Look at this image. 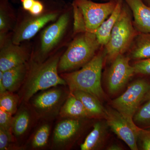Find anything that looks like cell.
Here are the masks:
<instances>
[{"label": "cell", "mask_w": 150, "mask_h": 150, "mask_svg": "<svg viewBox=\"0 0 150 150\" xmlns=\"http://www.w3.org/2000/svg\"><path fill=\"white\" fill-rule=\"evenodd\" d=\"M29 68V62L3 72V84L6 91L14 93L24 83Z\"/></svg>", "instance_id": "2e32d148"}, {"label": "cell", "mask_w": 150, "mask_h": 150, "mask_svg": "<svg viewBox=\"0 0 150 150\" xmlns=\"http://www.w3.org/2000/svg\"><path fill=\"white\" fill-rule=\"evenodd\" d=\"M123 149L120 146L117 144H112L107 148L108 150H121Z\"/></svg>", "instance_id": "836d02e7"}, {"label": "cell", "mask_w": 150, "mask_h": 150, "mask_svg": "<svg viewBox=\"0 0 150 150\" xmlns=\"http://www.w3.org/2000/svg\"><path fill=\"white\" fill-rule=\"evenodd\" d=\"M123 5V0H118L112 13L95 32L97 39L101 46H105L110 39L112 30L120 15Z\"/></svg>", "instance_id": "e0dca14e"}, {"label": "cell", "mask_w": 150, "mask_h": 150, "mask_svg": "<svg viewBox=\"0 0 150 150\" xmlns=\"http://www.w3.org/2000/svg\"><path fill=\"white\" fill-rule=\"evenodd\" d=\"M139 33L134 26L129 8L123 5L110 39L105 46V56L107 61L112 62L117 56L123 55L129 51L134 39Z\"/></svg>", "instance_id": "277c9868"}, {"label": "cell", "mask_w": 150, "mask_h": 150, "mask_svg": "<svg viewBox=\"0 0 150 150\" xmlns=\"http://www.w3.org/2000/svg\"><path fill=\"white\" fill-rule=\"evenodd\" d=\"M70 93L82 102L91 118L105 117V109L98 98L91 94L81 91H75Z\"/></svg>", "instance_id": "d6986e66"}, {"label": "cell", "mask_w": 150, "mask_h": 150, "mask_svg": "<svg viewBox=\"0 0 150 150\" xmlns=\"http://www.w3.org/2000/svg\"><path fill=\"white\" fill-rule=\"evenodd\" d=\"M60 14L58 11H47L38 16L30 14L25 17L15 26L11 41L14 44L20 45L23 41L31 39L46 24L56 21Z\"/></svg>", "instance_id": "30bf717a"}, {"label": "cell", "mask_w": 150, "mask_h": 150, "mask_svg": "<svg viewBox=\"0 0 150 150\" xmlns=\"http://www.w3.org/2000/svg\"><path fill=\"white\" fill-rule=\"evenodd\" d=\"M42 91L32 97L29 104L40 119L51 121L59 115L70 91L58 86Z\"/></svg>", "instance_id": "5b68a950"}, {"label": "cell", "mask_w": 150, "mask_h": 150, "mask_svg": "<svg viewBox=\"0 0 150 150\" xmlns=\"http://www.w3.org/2000/svg\"><path fill=\"white\" fill-rule=\"evenodd\" d=\"M74 13V35L87 32L85 23L82 14L74 3L72 4Z\"/></svg>", "instance_id": "4316f807"}, {"label": "cell", "mask_w": 150, "mask_h": 150, "mask_svg": "<svg viewBox=\"0 0 150 150\" xmlns=\"http://www.w3.org/2000/svg\"><path fill=\"white\" fill-rule=\"evenodd\" d=\"M59 115L62 118H91L82 102L70 92L69 95L61 108Z\"/></svg>", "instance_id": "ac0fdd59"}, {"label": "cell", "mask_w": 150, "mask_h": 150, "mask_svg": "<svg viewBox=\"0 0 150 150\" xmlns=\"http://www.w3.org/2000/svg\"><path fill=\"white\" fill-rule=\"evenodd\" d=\"M100 46L95 33L86 32L77 34L60 58L59 74L83 67L96 55Z\"/></svg>", "instance_id": "3957f363"}, {"label": "cell", "mask_w": 150, "mask_h": 150, "mask_svg": "<svg viewBox=\"0 0 150 150\" xmlns=\"http://www.w3.org/2000/svg\"><path fill=\"white\" fill-rule=\"evenodd\" d=\"M138 141L142 150H150V128H141L139 134Z\"/></svg>", "instance_id": "f546056e"}, {"label": "cell", "mask_w": 150, "mask_h": 150, "mask_svg": "<svg viewBox=\"0 0 150 150\" xmlns=\"http://www.w3.org/2000/svg\"><path fill=\"white\" fill-rule=\"evenodd\" d=\"M31 55L27 48L13 43L6 38L1 43L0 71L3 72L27 63Z\"/></svg>", "instance_id": "4fadbf2b"}, {"label": "cell", "mask_w": 150, "mask_h": 150, "mask_svg": "<svg viewBox=\"0 0 150 150\" xmlns=\"http://www.w3.org/2000/svg\"><path fill=\"white\" fill-rule=\"evenodd\" d=\"M21 104L13 116L11 127L12 133L18 141L25 137L40 119L28 102Z\"/></svg>", "instance_id": "5bb4252c"}, {"label": "cell", "mask_w": 150, "mask_h": 150, "mask_svg": "<svg viewBox=\"0 0 150 150\" xmlns=\"http://www.w3.org/2000/svg\"><path fill=\"white\" fill-rule=\"evenodd\" d=\"M130 59L123 54L117 56L112 62L106 79L110 93H115L120 91L135 74L134 67L129 64Z\"/></svg>", "instance_id": "8fae6325"}, {"label": "cell", "mask_w": 150, "mask_h": 150, "mask_svg": "<svg viewBox=\"0 0 150 150\" xmlns=\"http://www.w3.org/2000/svg\"><path fill=\"white\" fill-rule=\"evenodd\" d=\"M106 127L101 121L93 125V129L81 145V150H96L102 148L105 139Z\"/></svg>", "instance_id": "ffe728a7"}, {"label": "cell", "mask_w": 150, "mask_h": 150, "mask_svg": "<svg viewBox=\"0 0 150 150\" xmlns=\"http://www.w3.org/2000/svg\"><path fill=\"white\" fill-rule=\"evenodd\" d=\"M105 57L104 53L100 51L80 69L61 74L70 92L81 91L91 94L100 100L104 99L101 79Z\"/></svg>", "instance_id": "7a4b0ae2"}, {"label": "cell", "mask_w": 150, "mask_h": 150, "mask_svg": "<svg viewBox=\"0 0 150 150\" xmlns=\"http://www.w3.org/2000/svg\"><path fill=\"white\" fill-rule=\"evenodd\" d=\"M13 116L6 110L0 108V128L11 132Z\"/></svg>", "instance_id": "f1b7e54d"}, {"label": "cell", "mask_w": 150, "mask_h": 150, "mask_svg": "<svg viewBox=\"0 0 150 150\" xmlns=\"http://www.w3.org/2000/svg\"><path fill=\"white\" fill-rule=\"evenodd\" d=\"M132 11L134 24L140 33H150V6L142 0H123Z\"/></svg>", "instance_id": "9a60e30c"}, {"label": "cell", "mask_w": 150, "mask_h": 150, "mask_svg": "<svg viewBox=\"0 0 150 150\" xmlns=\"http://www.w3.org/2000/svg\"><path fill=\"white\" fill-rule=\"evenodd\" d=\"M16 140L12 132L0 128V150L19 149V146L13 145Z\"/></svg>", "instance_id": "484cf974"}, {"label": "cell", "mask_w": 150, "mask_h": 150, "mask_svg": "<svg viewBox=\"0 0 150 150\" xmlns=\"http://www.w3.org/2000/svg\"><path fill=\"white\" fill-rule=\"evenodd\" d=\"M101 1H109V0H101Z\"/></svg>", "instance_id": "8d00e7d4"}, {"label": "cell", "mask_w": 150, "mask_h": 150, "mask_svg": "<svg viewBox=\"0 0 150 150\" xmlns=\"http://www.w3.org/2000/svg\"><path fill=\"white\" fill-rule=\"evenodd\" d=\"M8 1L1 0L0 39L6 37L7 33L12 29L15 21V16Z\"/></svg>", "instance_id": "7402d4cb"}, {"label": "cell", "mask_w": 150, "mask_h": 150, "mask_svg": "<svg viewBox=\"0 0 150 150\" xmlns=\"http://www.w3.org/2000/svg\"><path fill=\"white\" fill-rule=\"evenodd\" d=\"M150 90V83L145 80L134 81L124 93L111 101L112 107L128 121L134 122V115Z\"/></svg>", "instance_id": "8992f818"}, {"label": "cell", "mask_w": 150, "mask_h": 150, "mask_svg": "<svg viewBox=\"0 0 150 150\" xmlns=\"http://www.w3.org/2000/svg\"><path fill=\"white\" fill-rule=\"evenodd\" d=\"M133 120L136 124L142 128H150V100L138 109Z\"/></svg>", "instance_id": "d4e9b609"}, {"label": "cell", "mask_w": 150, "mask_h": 150, "mask_svg": "<svg viewBox=\"0 0 150 150\" xmlns=\"http://www.w3.org/2000/svg\"><path fill=\"white\" fill-rule=\"evenodd\" d=\"M54 128L52 138V146L54 149H68L80 133L82 120L71 118H62Z\"/></svg>", "instance_id": "7c38bea8"}, {"label": "cell", "mask_w": 150, "mask_h": 150, "mask_svg": "<svg viewBox=\"0 0 150 150\" xmlns=\"http://www.w3.org/2000/svg\"><path fill=\"white\" fill-rule=\"evenodd\" d=\"M149 100H150V90L145 96L143 101H149Z\"/></svg>", "instance_id": "e575fe53"}, {"label": "cell", "mask_w": 150, "mask_h": 150, "mask_svg": "<svg viewBox=\"0 0 150 150\" xmlns=\"http://www.w3.org/2000/svg\"><path fill=\"white\" fill-rule=\"evenodd\" d=\"M51 128V125L48 123L39 126L33 135L30 142L31 149H40L46 147L48 145Z\"/></svg>", "instance_id": "603a6c76"}, {"label": "cell", "mask_w": 150, "mask_h": 150, "mask_svg": "<svg viewBox=\"0 0 150 150\" xmlns=\"http://www.w3.org/2000/svg\"><path fill=\"white\" fill-rule=\"evenodd\" d=\"M133 67L135 74L150 76V58L138 60Z\"/></svg>", "instance_id": "83f0119b"}, {"label": "cell", "mask_w": 150, "mask_h": 150, "mask_svg": "<svg viewBox=\"0 0 150 150\" xmlns=\"http://www.w3.org/2000/svg\"><path fill=\"white\" fill-rule=\"evenodd\" d=\"M70 21L69 12L61 15L54 23L46 28L41 33L40 49L38 54L32 56L34 60L43 62L55 49L64 37L67 31Z\"/></svg>", "instance_id": "ba28073f"}, {"label": "cell", "mask_w": 150, "mask_h": 150, "mask_svg": "<svg viewBox=\"0 0 150 150\" xmlns=\"http://www.w3.org/2000/svg\"><path fill=\"white\" fill-rule=\"evenodd\" d=\"M30 14L34 16H38L43 13L44 12V6L39 1L35 0L32 8L29 11Z\"/></svg>", "instance_id": "4dcf8cb0"}, {"label": "cell", "mask_w": 150, "mask_h": 150, "mask_svg": "<svg viewBox=\"0 0 150 150\" xmlns=\"http://www.w3.org/2000/svg\"><path fill=\"white\" fill-rule=\"evenodd\" d=\"M3 72L0 71V94H2L7 91L3 83Z\"/></svg>", "instance_id": "d6a6232c"}, {"label": "cell", "mask_w": 150, "mask_h": 150, "mask_svg": "<svg viewBox=\"0 0 150 150\" xmlns=\"http://www.w3.org/2000/svg\"><path fill=\"white\" fill-rule=\"evenodd\" d=\"M118 0H109L103 3L91 0H75L74 1L82 14L87 32L95 33L97 29L112 13Z\"/></svg>", "instance_id": "52a82bcc"}, {"label": "cell", "mask_w": 150, "mask_h": 150, "mask_svg": "<svg viewBox=\"0 0 150 150\" xmlns=\"http://www.w3.org/2000/svg\"><path fill=\"white\" fill-rule=\"evenodd\" d=\"M19 103L21 104V101L18 95L13 92L7 91L0 94V108L12 115H15L17 111Z\"/></svg>", "instance_id": "cb8c5ba5"}, {"label": "cell", "mask_w": 150, "mask_h": 150, "mask_svg": "<svg viewBox=\"0 0 150 150\" xmlns=\"http://www.w3.org/2000/svg\"><path fill=\"white\" fill-rule=\"evenodd\" d=\"M129 50L131 59L138 61L150 58V33H139Z\"/></svg>", "instance_id": "44dd1931"}, {"label": "cell", "mask_w": 150, "mask_h": 150, "mask_svg": "<svg viewBox=\"0 0 150 150\" xmlns=\"http://www.w3.org/2000/svg\"><path fill=\"white\" fill-rule=\"evenodd\" d=\"M35 0H21L23 8L24 10L29 11L32 8Z\"/></svg>", "instance_id": "1f68e13d"}, {"label": "cell", "mask_w": 150, "mask_h": 150, "mask_svg": "<svg viewBox=\"0 0 150 150\" xmlns=\"http://www.w3.org/2000/svg\"><path fill=\"white\" fill-rule=\"evenodd\" d=\"M62 55L61 53H57L43 62L30 58L26 79L19 91L21 104L29 102L38 92L58 86L67 85L58 71Z\"/></svg>", "instance_id": "6da1fadb"}, {"label": "cell", "mask_w": 150, "mask_h": 150, "mask_svg": "<svg viewBox=\"0 0 150 150\" xmlns=\"http://www.w3.org/2000/svg\"><path fill=\"white\" fill-rule=\"evenodd\" d=\"M145 1L147 4V5L150 6V0H145Z\"/></svg>", "instance_id": "d590c367"}, {"label": "cell", "mask_w": 150, "mask_h": 150, "mask_svg": "<svg viewBox=\"0 0 150 150\" xmlns=\"http://www.w3.org/2000/svg\"><path fill=\"white\" fill-rule=\"evenodd\" d=\"M105 118L111 131L128 145L132 150L139 149L138 138L141 128L134 122L128 121L114 108L105 109Z\"/></svg>", "instance_id": "9c48e42d"}]
</instances>
